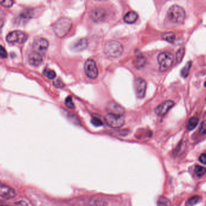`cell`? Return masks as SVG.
I'll return each mask as SVG.
<instances>
[{"instance_id":"cell-6","label":"cell","mask_w":206,"mask_h":206,"mask_svg":"<svg viewBox=\"0 0 206 206\" xmlns=\"http://www.w3.org/2000/svg\"><path fill=\"white\" fill-rule=\"evenodd\" d=\"M105 121L109 127L118 128L124 125L125 123V119L122 115L108 113L105 116Z\"/></svg>"},{"instance_id":"cell-35","label":"cell","mask_w":206,"mask_h":206,"mask_svg":"<svg viewBox=\"0 0 206 206\" xmlns=\"http://www.w3.org/2000/svg\"><path fill=\"white\" fill-rule=\"evenodd\" d=\"M0 206H10L6 204H3V203H0Z\"/></svg>"},{"instance_id":"cell-20","label":"cell","mask_w":206,"mask_h":206,"mask_svg":"<svg viewBox=\"0 0 206 206\" xmlns=\"http://www.w3.org/2000/svg\"><path fill=\"white\" fill-rule=\"evenodd\" d=\"M162 38L163 40L169 43H173L176 39V36L174 33L167 32L162 35Z\"/></svg>"},{"instance_id":"cell-9","label":"cell","mask_w":206,"mask_h":206,"mask_svg":"<svg viewBox=\"0 0 206 206\" xmlns=\"http://www.w3.org/2000/svg\"><path fill=\"white\" fill-rule=\"evenodd\" d=\"M16 196L15 191L11 187L0 183V197L5 200H10Z\"/></svg>"},{"instance_id":"cell-32","label":"cell","mask_w":206,"mask_h":206,"mask_svg":"<svg viewBox=\"0 0 206 206\" xmlns=\"http://www.w3.org/2000/svg\"><path fill=\"white\" fill-rule=\"evenodd\" d=\"M199 131L202 134H206V120L204 121L200 125Z\"/></svg>"},{"instance_id":"cell-16","label":"cell","mask_w":206,"mask_h":206,"mask_svg":"<svg viewBox=\"0 0 206 206\" xmlns=\"http://www.w3.org/2000/svg\"><path fill=\"white\" fill-rule=\"evenodd\" d=\"M138 18V15L137 13L134 11H130L125 14L124 17V21L129 24H131L135 23Z\"/></svg>"},{"instance_id":"cell-27","label":"cell","mask_w":206,"mask_h":206,"mask_svg":"<svg viewBox=\"0 0 206 206\" xmlns=\"http://www.w3.org/2000/svg\"><path fill=\"white\" fill-rule=\"evenodd\" d=\"M0 4L4 7L9 8L13 5V0H0Z\"/></svg>"},{"instance_id":"cell-36","label":"cell","mask_w":206,"mask_h":206,"mask_svg":"<svg viewBox=\"0 0 206 206\" xmlns=\"http://www.w3.org/2000/svg\"><path fill=\"white\" fill-rule=\"evenodd\" d=\"M95 1H106V0H95Z\"/></svg>"},{"instance_id":"cell-28","label":"cell","mask_w":206,"mask_h":206,"mask_svg":"<svg viewBox=\"0 0 206 206\" xmlns=\"http://www.w3.org/2000/svg\"><path fill=\"white\" fill-rule=\"evenodd\" d=\"M65 105H66L67 107H68L69 108L72 109L74 108V104L72 102V100L71 96L68 97L66 100H65Z\"/></svg>"},{"instance_id":"cell-19","label":"cell","mask_w":206,"mask_h":206,"mask_svg":"<svg viewBox=\"0 0 206 206\" xmlns=\"http://www.w3.org/2000/svg\"><path fill=\"white\" fill-rule=\"evenodd\" d=\"M202 200L201 197L194 195L189 198L186 202V206H194L199 203Z\"/></svg>"},{"instance_id":"cell-33","label":"cell","mask_w":206,"mask_h":206,"mask_svg":"<svg viewBox=\"0 0 206 206\" xmlns=\"http://www.w3.org/2000/svg\"><path fill=\"white\" fill-rule=\"evenodd\" d=\"M7 57V52L5 49L0 45V57L6 58Z\"/></svg>"},{"instance_id":"cell-22","label":"cell","mask_w":206,"mask_h":206,"mask_svg":"<svg viewBox=\"0 0 206 206\" xmlns=\"http://www.w3.org/2000/svg\"><path fill=\"white\" fill-rule=\"evenodd\" d=\"M91 205L92 206H107V202L102 198H94L91 201Z\"/></svg>"},{"instance_id":"cell-4","label":"cell","mask_w":206,"mask_h":206,"mask_svg":"<svg viewBox=\"0 0 206 206\" xmlns=\"http://www.w3.org/2000/svg\"><path fill=\"white\" fill-rule=\"evenodd\" d=\"M157 61L159 65L160 71L164 72L172 66L174 57L173 54L169 52H163L158 54Z\"/></svg>"},{"instance_id":"cell-34","label":"cell","mask_w":206,"mask_h":206,"mask_svg":"<svg viewBox=\"0 0 206 206\" xmlns=\"http://www.w3.org/2000/svg\"><path fill=\"white\" fill-rule=\"evenodd\" d=\"M199 160L201 163L206 164V153H203L200 155V156L199 157Z\"/></svg>"},{"instance_id":"cell-17","label":"cell","mask_w":206,"mask_h":206,"mask_svg":"<svg viewBox=\"0 0 206 206\" xmlns=\"http://www.w3.org/2000/svg\"><path fill=\"white\" fill-rule=\"evenodd\" d=\"M146 58L142 54H139L135 57L133 64L138 69H141L144 66L146 63Z\"/></svg>"},{"instance_id":"cell-37","label":"cell","mask_w":206,"mask_h":206,"mask_svg":"<svg viewBox=\"0 0 206 206\" xmlns=\"http://www.w3.org/2000/svg\"><path fill=\"white\" fill-rule=\"evenodd\" d=\"M204 86H205L206 87V81L205 82V83H204Z\"/></svg>"},{"instance_id":"cell-10","label":"cell","mask_w":206,"mask_h":206,"mask_svg":"<svg viewBox=\"0 0 206 206\" xmlns=\"http://www.w3.org/2000/svg\"><path fill=\"white\" fill-rule=\"evenodd\" d=\"M135 88L137 97L139 98H144L147 89L146 81L142 78H137L135 81Z\"/></svg>"},{"instance_id":"cell-31","label":"cell","mask_w":206,"mask_h":206,"mask_svg":"<svg viewBox=\"0 0 206 206\" xmlns=\"http://www.w3.org/2000/svg\"><path fill=\"white\" fill-rule=\"evenodd\" d=\"M54 85L56 88H64V84H63V83L62 82V81L60 78L56 79L54 81Z\"/></svg>"},{"instance_id":"cell-24","label":"cell","mask_w":206,"mask_h":206,"mask_svg":"<svg viewBox=\"0 0 206 206\" xmlns=\"http://www.w3.org/2000/svg\"><path fill=\"white\" fill-rule=\"evenodd\" d=\"M194 172L197 177H201L204 175H205L206 173V168L205 167L200 166V165H196L195 166Z\"/></svg>"},{"instance_id":"cell-21","label":"cell","mask_w":206,"mask_h":206,"mask_svg":"<svg viewBox=\"0 0 206 206\" xmlns=\"http://www.w3.org/2000/svg\"><path fill=\"white\" fill-rule=\"evenodd\" d=\"M191 66H192V61H189L181 69V72H180V74H181V77H183V78H186L188 76L189 72H190V70H191Z\"/></svg>"},{"instance_id":"cell-3","label":"cell","mask_w":206,"mask_h":206,"mask_svg":"<svg viewBox=\"0 0 206 206\" xmlns=\"http://www.w3.org/2000/svg\"><path fill=\"white\" fill-rule=\"evenodd\" d=\"M124 51L122 45L116 41L107 42L104 47V54L111 58H118L121 55Z\"/></svg>"},{"instance_id":"cell-5","label":"cell","mask_w":206,"mask_h":206,"mask_svg":"<svg viewBox=\"0 0 206 206\" xmlns=\"http://www.w3.org/2000/svg\"><path fill=\"white\" fill-rule=\"evenodd\" d=\"M28 39L27 35L20 30H15L10 32L6 36V41L10 44H22L26 42Z\"/></svg>"},{"instance_id":"cell-13","label":"cell","mask_w":206,"mask_h":206,"mask_svg":"<svg viewBox=\"0 0 206 206\" xmlns=\"http://www.w3.org/2000/svg\"><path fill=\"white\" fill-rule=\"evenodd\" d=\"M88 41L86 38H81L74 42L71 46V48L75 52H80L85 50L88 46Z\"/></svg>"},{"instance_id":"cell-12","label":"cell","mask_w":206,"mask_h":206,"mask_svg":"<svg viewBox=\"0 0 206 206\" xmlns=\"http://www.w3.org/2000/svg\"><path fill=\"white\" fill-rule=\"evenodd\" d=\"M106 110L108 113L117 115H122L125 113L124 108L114 101H110L107 104Z\"/></svg>"},{"instance_id":"cell-15","label":"cell","mask_w":206,"mask_h":206,"mask_svg":"<svg viewBox=\"0 0 206 206\" xmlns=\"http://www.w3.org/2000/svg\"><path fill=\"white\" fill-rule=\"evenodd\" d=\"M28 62L34 66H40L43 62L42 54L33 51L28 56Z\"/></svg>"},{"instance_id":"cell-18","label":"cell","mask_w":206,"mask_h":206,"mask_svg":"<svg viewBox=\"0 0 206 206\" xmlns=\"http://www.w3.org/2000/svg\"><path fill=\"white\" fill-rule=\"evenodd\" d=\"M199 122V119L197 117L190 118L186 124V128L188 130H192L196 128Z\"/></svg>"},{"instance_id":"cell-2","label":"cell","mask_w":206,"mask_h":206,"mask_svg":"<svg viewBox=\"0 0 206 206\" xmlns=\"http://www.w3.org/2000/svg\"><path fill=\"white\" fill-rule=\"evenodd\" d=\"M168 18L174 24H182L186 18L184 9L177 4L172 5L167 13Z\"/></svg>"},{"instance_id":"cell-26","label":"cell","mask_w":206,"mask_h":206,"mask_svg":"<svg viewBox=\"0 0 206 206\" xmlns=\"http://www.w3.org/2000/svg\"><path fill=\"white\" fill-rule=\"evenodd\" d=\"M43 74L45 77L51 80L54 79L56 77L55 72L53 70L48 68H45L43 71Z\"/></svg>"},{"instance_id":"cell-30","label":"cell","mask_w":206,"mask_h":206,"mask_svg":"<svg viewBox=\"0 0 206 206\" xmlns=\"http://www.w3.org/2000/svg\"><path fill=\"white\" fill-rule=\"evenodd\" d=\"M91 122H92V124L96 126V127H99V126H101V125H103L102 121L99 118H95V117L92 118Z\"/></svg>"},{"instance_id":"cell-29","label":"cell","mask_w":206,"mask_h":206,"mask_svg":"<svg viewBox=\"0 0 206 206\" xmlns=\"http://www.w3.org/2000/svg\"><path fill=\"white\" fill-rule=\"evenodd\" d=\"M68 118L74 123H75L77 125L80 124V121L78 120V119L77 118V117L75 115L72 114V113H68Z\"/></svg>"},{"instance_id":"cell-11","label":"cell","mask_w":206,"mask_h":206,"mask_svg":"<svg viewBox=\"0 0 206 206\" xmlns=\"http://www.w3.org/2000/svg\"><path fill=\"white\" fill-rule=\"evenodd\" d=\"M174 105V102L172 100H168L158 105L155 110V113L160 116L165 115L169 110Z\"/></svg>"},{"instance_id":"cell-23","label":"cell","mask_w":206,"mask_h":206,"mask_svg":"<svg viewBox=\"0 0 206 206\" xmlns=\"http://www.w3.org/2000/svg\"><path fill=\"white\" fill-rule=\"evenodd\" d=\"M157 206H171V203L166 197L161 196L157 200Z\"/></svg>"},{"instance_id":"cell-8","label":"cell","mask_w":206,"mask_h":206,"mask_svg":"<svg viewBox=\"0 0 206 206\" xmlns=\"http://www.w3.org/2000/svg\"><path fill=\"white\" fill-rule=\"evenodd\" d=\"M49 47V42L45 38L36 39L33 44V48L34 51L39 53L41 54H44L46 51Z\"/></svg>"},{"instance_id":"cell-7","label":"cell","mask_w":206,"mask_h":206,"mask_svg":"<svg viewBox=\"0 0 206 206\" xmlns=\"http://www.w3.org/2000/svg\"><path fill=\"white\" fill-rule=\"evenodd\" d=\"M85 74L91 79H95L98 75V70L95 61L92 59L87 60L84 65Z\"/></svg>"},{"instance_id":"cell-1","label":"cell","mask_w":206,"mask_h":206,"mask_svg":"<svg viewBox=\"0 0 206 206\" xmlns=\"http://www.w3.org/2000/svg\"><path fill=\"white\" fill-rule=\"evenodd\" d=\"M72 25V21L66 17L60 18L52 25V30L57 37L63 38L71 31Z\"/></svg>"},{"instance_id":"cell-14","label":"cell","mask_w":206,"mask_h":206,"mask_svg":"<svg viewBox=\"0 0 206 206\" xmlns=\"http://www.w3.org/2000/svg\"><path fill=\"white\" fill-rule=\"evenodd\" d=\"M106 13L101 8H97L94 9L91 13V19L96 22H101L105 18Z\"/></svg>"},{"instance_id":"cell-25","label":"cell","mask_w":206,"mask_h":206,"mask_svg":"<svg viewBox=\"0 0 206 206\" xmlns=\"http://www.w3.org/2000/svg\"><path fill=\"white\" fill-rule=\"evenodd\" d=\"M184 54H185V49L184 48H181L177 51L176 56H175L177 63H180L181 62L184 56Z\"/></svg>"}]
</instances>
